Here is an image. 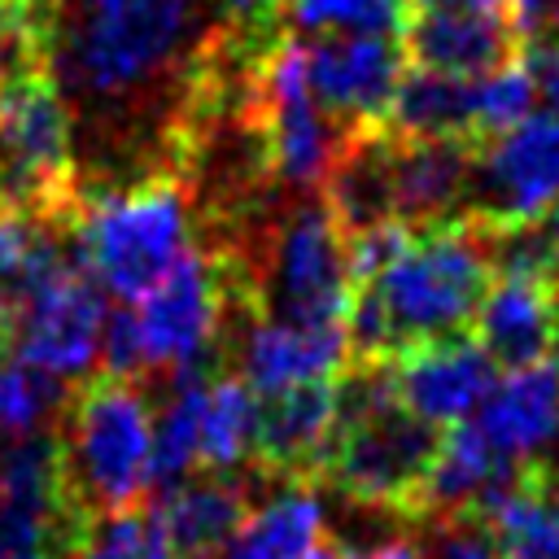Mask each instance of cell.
<instances>
[{"label": "cell", "mask_w": 559, "mask_h": 559, "mask_svg": "<svg viewBox=\"0 0 559 559\" xmlns=\"http://www.w3.org/2000/svg\"><path fill=\"white\" fill-rule=\"evenodd\" d=\"M240 35L249 31L223 0H39L44 70L70 114L79 197L179 175L201 87Z\"/></svg>", "instance_id": "1"}, {"label": "cell", "mask_w": 559, "mask_h": 559, "mask_svg": "<svg viewBox=\"0 0 559 559\" xmlns=\"http://www.w3.org/2000/svg\"><path fill=\"white\" fill-rule=\"evenodd\" d=\"M489 280L493 262L485 223L459 214L411 227L406 245L349 293V358L389 362L424 341L472 332V314Z\"/></svg>", "instance_id": "2"}, {"label": "cell", "mask_w": 559, "mask_h": 559, "mask_svg": "<svg viewBox=\"0 0 559 559\" xmlns=\"http://www.w3.org/2000/svg\"><path fill=\"white\" fill-rule=\"evenodd\" d=\"M437 441L441 428L397 402L389 362L349 358L336 371V424L314 485L336 489L354 511H384L419 524V485Z\"/></svg>", "instance_id": "3"}, {"label": "cell", "mask_w": 559, "mask_h": 559, "mask_svg": "<svg viewBox=\"0 0 559 559\" xmlns=\"http://www.w3.org/2000/svg\"><path fill=\"white\" fill-rule=\"evenodd\" d=\"M61 485L87 520L148 502L153 393L131 376H83L52 419Z\"/></svg>", "instance_id": "4"}, {"label": "cell", "mask_w": 559, "mask_h": 559, "mask_svg": "<svg viewBox=\"0 0 559 559\" xmlns=\"http://www.w3.org/2000/svg\"><path fill=\"white\" fill-rule=\"evenodd\" d=\"M79 258L100 293L135 301L192 245L197 205L179 175H153L79 197Z\"/></svg>", "instance_id": "5"}, {"label": "cell", "mask_w": 559, "mask_h": 559, "mask_svg": "<svg viewBox=\"0 0 559 559\" xmlns=\"http://www.w3.org/2000/svg\"><path fill=\"white\" fill-rule=\"evenodd\" d=\"M70 114L48 79L31 70L0 83V210H74Z\"/></svg>", "instance_id": "6"}, {"label": "cell", "mask_w": 559, "mask_h": 559, "mask_svg": "<svg viewBox=\"0 0 559 559\" xmlns=\"http://www.w3.org/2000/svg\"><path fill=\"white\" fill-rule=\"evenodd\" d=\"M148 384L192 367L218 362V319H223V258L210 245H188L162 280L131 301Z\"/></svg>", "instance_id": "7"}, {"label": "cell", "mask_w": 559, "mask_h": 559, "mask_svg": "<svg viewBox=\"0 0 559 559\" xmlns=\"http://www.w3.org/2000/svg\"><path fill=\"white\" fill-rule=\"evenodd\" d=\"M559 201V114L533 109L498 135L476 140L463 214L485 227H511Z\"/></svg>", "instance_id": "8"}, {"label": "cell", "mask_w": 559, "mask_h": 559, "mask_svg": "<svg viewBox=\"0 0 559 559\" xmlns=\"http://www.w3.org/2000/svg\"><path fill=\"white\" fill-rule=\"evenodd\" d=\"M105 293L83 262L61 266L52 280L13 301L9 354L66 384L83 380L100 358Z\"/></svg>", "instance_id": "9"}, {"label": "cell", "mask_w": 559, "mask_h": 559, "mask_svg": "<svg viewBox=\"0 0 559 559\" xmlns=\"http://www.w3.org/2000/svg\"><path fill=\"white\" fill-rule=\"evenodd\" d=\"M301 61L310 96L341 131L384 122L393 87L406 70L402 35L376 31H319L301 44Z\"/></svg>", "instance_id": "10"}, {"label": "cell", "mask_w": 559, "mask_h": 559, "mask_svg": "<svg viewBox=\"0 0 559 559\" xmlns=\"http://www.w3.org/2000/svg\"><path fill=\"white\" fill-rule=\"evenodd\" d=\"M389 371L397 402L411 415L428 419L432 428H450L467 419L498 380V362L485 354V345L472 332H454L402 349L397 358H389Z\"/></svg>", "instance_id": "11"}, {"label": "cell", "mask_w": 559, "mask_h": 559, "mask_svg": "<svg viewBox=\"0 0 559 559\" xmlns=\"http://www.w3.org/2000/svg\"><path fill=\"white\" fill-rule=\"evenodd\" d=\"M336 424V376L301 380L258 397L249 472L258 480H314Z\"/></svg>", "instance_id": "12"}, {"label": "cell", "mask_w": 559, "mask_h": 559, "mask_svg": "<svg viewBox=\"0 0 559 559\" xmlns=\"http://www.w3.org/2000/svg\"><path fill=\"white\" fill-rule=\"evenodd\" d=\"M520 472L524 463L493 450L472 419L441 428L437 454L419 485V524L454 520V515H485L489 502L520 480Z\"/></svg>", "instance_id": "13"}, {"label": "cell", "mask_w": 559, "mask_h": 559, "mask_svg": "<svg viewBox=\"0 0 559 559\" xmlns=\"http://www.w3.org/2000/svg\"><path fill=\"white\" fill-rule=\"evenodd\" d=\"M493 450L533 467L559 445V371L542 358L528 367H507L467 415Z\"/></svg>", "instance_id": "14"}, {"label": "cell", "mask_w": 559, "mask_h": 559, "mask_svg": "<svg viewBox=\"0 0 559 559\" xmlns=\"http://www.w3.org/2000/svg\"><path fill=\"white\" fill-rule=\"evenodd\" d=\"M472 148H476L472 135H397V131H389L393 218H402L411 227L459 218Z\"/></svg>", "instance_id": "15"}, {"label": "cell", "mask_w": 559, "mask_h": 559, "mask_svg": "<svg viewBox=\"0 0 559 559\" xmlns=\"http://www.w3.org/2000/svg\"><path fill=\"white\" fill-rule=\"evenodd\" d=\"M175 559H214L253 507V472H192L148 498Z\"/></svg>", "instance_id": "16"}, {"label": "cell", "mask_w": 559, "mask_h": 559, "mask_svg": "<svg viewBox=\"0 0 559 559\" xmlns=\"http://www.w3.org/2000/svg\"><path fill=\"white\" fill-rule=\"evenodd\" d=\"M402 52L411 66L445 70L476 79L520 52V35L511 31L507 13H463V9H406Z\"/></svg>", "instance_id": "17"}, {"label": "cell", "mask_w": 559, "mask_h": 559, "mask_svg": "<svg viewBox=\"0 0 559 559\" xmlns=\"http://www.w3.org/2000/svg\"><path fill=\"white\" fill-rule=\"evenodd\" d=\"M559 288L550 275H498L489 280L476 314L472 336L498 367H528L542 362L550 349Z\"/></svg>", "instance_id": "18"}, {"label": "cell", "mask_w": 559, "mask_h": 559, "mask_svg": "<svg viewBox=\"0 0 559 559\" xmlns=\"http://www.w3.org/2000/svg\"><path fill=\"white\" fill-rule=\"evenodd\" d=\"M275 493L253 498L240 528L214 559H301L323 533V498L314 480H271Z\"/></svg>", "instance_id": "19"}, {"label": "cell", "mask_w": 559, "mask_h": 559, "mask_svg": "<svg viewBox=\"0 0 559 559\" xmlns=\"http://www.w3.org/2000/svg\"><path fill=\"white\" fill-rule=\"evenodd\" d=\"M74 210H0V293L4 301H22L31 288L52 280L61 266L79 258Z\"/></svg>", "instance_id": "20"}, {"label": "cell", "mask_w": 559, "mask_h": 559, "mask_svg": "<svg viewBox=\"0 0 559 559\" xmlns=\"http://www.w3.org/2000/svg\"><path fill=\"white\" fill-rule=\"evenodd\" d=\"M384 127L397 135H472V79L411 66L402 70Z\"/></svg>", "instance_id": "21"}, {"label": "cell", "mask_w": 559, "mask_h": 559, "mask_svg": "<svg viewBox=\"0 0 559 559\" xmlns=\"http://www.w3.org/2000/svg\"><path fill=\"white\" fill-rule=\"evenodd\" d=\"M253 419H258V393L236 371L218 367L205 384L197 472H240L253 450Z\"/></svg>", "instance_id": "22"}, {"label": "cell", "mask_w": 559, "mask_h": 559, "mask_svg": "<svg viewBox=\"0 0 559 559\" xmlns=\"http://www.w3.org/2000/svg\"><path fill=\"white\" fill-rule=\"evenodd\" d=\"M66 397H70L66 380L26 367L13 354H0V437L13 441L35 428H48L66 406Z\"/></svg>", "instance_id": "23"}, {"label": "cell", "mask_w": 559, "mask_h": 559, "mask_svg": "<svg viewBox=\"0 0 559 559\" xmlns=\"http://www.w3.org/2000/svg\"><path fill=\"white\" fill-rule=\"evenodd\" d=\"M406 0H284L280 17H288L297 31H376V35H402L406 26Z\"/></svg>", "instance_id": "24"}, {"label": "cell", "mask_w": 559, "mask_h": 559, "mask_svg": "<svg viewBox=\"0 0 559 559\" xmlns=\"http://www.w3.org/2000/svg\"><path fill=\"white\" fill-rule=\"evenodd\" d=\"M533 109H537V96H533V83H528L520 52L472 79V131H476V140L507 131L511 122L528 118Z\"/></svg>", "instance_id": "25"}, {"label": "cell", "mask_w": 559, "mask_h": 559, "mask_svg": "<svg viewBox=\"0 0 559 559\" xmlns=\"http://www.w3.org/2000/svg\"><path fill=\"white\" fill-rule=\"evenodd\" d=\"M148 507V502H144ZM144 507L131 511H109L96 515L83 533L79 559H140V542H144Z\"/></svg>", "instance_id": "26"}, {"label": "cell", "mask_w": 559, "mask_h": 559, "mask_svg": "<svg viewBox=\"0 0 559 559\" xmlns=\"http://www.w3.org/2000/svg\"><path fill=\"white\" fill-rule=\"evenodd\" d=\"M524 52H520V61H524V70H528V83H533V96L546 105V109H555L559 114V39H528V44H520Z\"/></svg>", "instance_id": "27"}, {"label": "cell", "mask_w": 559, "mask_h": 559, "mask_svg": "<svg viewBox=\"0 0 559 559\" xmlns=\"http://www.w3.org/2000/svg\"><path fill=\"white\" fill-rule=\"evenodd\" d=\"M424 524H393L389 533L362 542V546H345L349 559H424Z\"/></svg>", "instance_id": "28"}, {"label": "cell", "mask_w": 559, "mask_h": 559, "mask_svg": "<svg viewBox=\"0 0 559 559\" xmlns=\"http://www.w3.org/2000/svg\"><path fill=\"white\" fill-rule=\"evenodd\" d=\"M507 22L520 35V44L528 39H559V0H511L507 4Z\"/></svg>", "instance_id": "29"}, {"label": "cell", "mask_w": 559, "mask_h": 559, "mask_svg": "<svg viewBox=\"0 0 559 559\" xmlns=\"http://www.w3.org/2000/svg\"><path fill=\"white\" fill-rule=\"evenodd\" d=\"M406 4H424V9H463V13H507L511 0H406Z\"/></svg>", "instance_id": "30"}, {"label": "cell", "mask_w": 559, "mask_h": 559, "mask_svg": "<svg viewBox=\"0 0 559 559\" xmlns=\"http://www.w3.org/2000/svg\"><path fill=\"white\" fill-rule=\"evenodd\" d=\"M301 559H349V550H345V542L341 537H332V533H323Z\"/></svg>", "instance_id": "31"}, {"label": "cell", "mask_w": 559, "mask_h": 559, "mask_svg": "<svg viewBox=\"0 0 559 559\" xmlns=\"http://www.w3.org/2000/svg\"><path fill=\"white\" fill-rule=\"evenodd\" d=\"M9 332H13V306L0 293V354H9Z\"/></svg>", "instance_id": "32"}, {"label": "cell", "mask_w": 559, "mask_h": 559, "mask_svg": "<svg viewBox=\"0 0 559 559\" xmlns=\"http://www.w3.org/2000/svg\"><path fill=\"white\" fill-rule=\"evenodd\" d=\"M546 354H550V367L559 371V301H555V328H550V349Z\"/></svg>", "instance_id": "33"}, {"label": "cell", "mask_w": 559, "mask_h": 559, "mask_svg": "<svg viewBox=\"0 0 559 559\" xmlns=\"http://www.w3.org/2000/svg\"><path fill=\"white\" fill-rule=\"evenodd\" d=\"M31 559H79V550H70V546H52V550H39V555H31Z\"/></svg>", "instance_id": "34"}, {"label": "cell", "mask_w": 559, "mask_h": 559, "mask_svg": "<svg viewBox=\"0 0 559 559\" xmlns=\"http://www.w3.org/2000/svg\"><path fill=\"white\" fill-rule=\"evenodd\" d=\"M555 288H559V262H555Z\"/></svg>", "instance_id": "35"}, {"label": "cell", "mask_w": 559, "mask_h": 559, "mask_svg": "<svg viewBox=\"0 0 559 559\" xmlns=\"http://www.w3.org/2000/svg\"><path fill=\"white\" fill-rule=\"evenodd\" d=\"M271 4H275V9H284V0H271Z\"/></svg>", "instance_id": "36"}]
</instances>
